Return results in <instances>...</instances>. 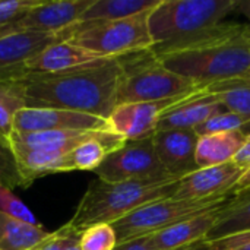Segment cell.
<instances>
[{
    "label": "cell",
    "instance_id": "obj_1",
    "mask_svg": "<svg viewBox=\"0 0 250 250\" xmlns=\"http://www.w3.org/2000/svg\"><path fill=\"white\" fill-rule=\"evenodd\" d=\"M120 76V59L104 57L72 70L19 79L25 86L26 107L69 110L107 120L117 107Z\"/></svg>",
    "mask_w": 250,
    "mask_h": 250
},
{
    "label": "cell",
    "instance_id": "obj_2",
    "mask_svg": "<svg viewBox=\"0 0 250 250\" xmlns=\"http://www.w3.org/2000/svg\"><path fill=\"white\" fill-rule=\"evenodd\" d=\"M157 57L166 69L204 89L250 76V38L239 23H226L205 41Z\"/></svg>",
    "mask_w": 250,
    "mask_h": 250
},
{
    "label": "cell",
    "instance_id": "obj_3",
    "mask_svg": "<svg viewBox=\"0 0 250 250\" xmlns=\"http://www.w3.org/2000/svg\"><path fill=\"white\" fill-rule=\"evenodd\" d=\"M237 0H161L148 18L155 56L168 54L205 41L223 31L224 18Z\"/></svg>",
    "mask_w": 250,
    "mask_h": 250
},
{
    "label": "cell",
    "instance_id": "obj_4",
    "mask_svg": "<svg viewBox=\"0 0 250 250\" xmlns=\"http://www.w3.org/2000/svg\"><path fill=\"white\" fill-rule=\"evenodd\" d=\"M177 185L179 180L108 183L97 179L89 183L67 224L79 233L97 224H113L144 205L173 198Z\"/></svg>",
    "mask_w": 250,
    "mask_h": 250
},
{
    "label": "cell",
    "instance_id": "obj_5",
    "mask_svg": "<svg viewBox=\"0 0 250 250\" xmlns=\"http://www.w3.org/2000/svg\"><path fill=\"white\" fill-rule=\"evenodd\" d=\"M122 76L117 89V105L148 103L205 91L196 83L166 69L148 48L120 56Z\"/></svg>",
    "mask_w": 250,
    "mask_h": 250
},
{
    "label": "cell",
    "instance_id": "obj_6",
    "mask_svg": "<svg viewBox=\"0 0 250 250\" xmlns=\"http://www.w3.org/2000/svg\"><path fill=\"white\" fill-rule=\"evenodd\" d=\"M151 10L120 21L76 22L60 32L63 41L98 57H120L152 47L149 34Z\"/></svg>",
    "mask_w": 250,
    "mask_h": 250
},
{
    "label": "cell",
    "instance_id": "obj_7",
    "mask_svg": "<svg viewBox=\"0 0 250 250\" xmlns=\"http://www.w3.org/2000/svg\"><path fill=\"white\" fill-rule=\"evenodd\" d=\"M237 195V190L223 196L208 199H163L144 205L125 218L111 224L117 243L127 242L135 237L157 234L168 227L183 223L195 215L220 209L230 205Z\"/></svg>",
    "mask_w": 250,
    "mask_h": 250
},
{
    "label": "cell",
    "instance_id": "obj_8",
    "mask_svg": "<svg viewBox=\"0 0 250 250\" xmlns=\"http://www.w3.org/2000/svg\"><path fill=\"white\" fill-rule=\"evenodd\" d=\"M94 173L98 179L108 183L176 182L166 173L157 157L154 135L135 141H126V144L111 152Z\"/></svg>",
    "mask_w": 250,
    "mask_h": 250
},
{
    "label": "cell",
    "instance_id": "obj_9",
    "mask_svg": "<svg viewBox=\"0 0 250 250\" xmlns=\"http://www.w3.org/2000/svg\"><path fill=\"white\" fill-rule=\"evenodd\" d=\"M199 92L177 95L160 101L129 103V104L117 105L111 113V116L107 119L108 129L123 136L126 141H135V139L151 136L157 132V125L167 111L177 107L179 104L186 103L188 100L193 98Z\"/></svg>",
    "mask_w": 250,
    "mask_h": 250
},
{
    "label": "cell",
    "instance_id": "obj_10",
    "mask_svg": "<svg viewBox=\"0 0 250 250\" xmlns=\"http://www.w3.org/2000/svg\"><path fill=\"white\" fill-rule=\"evenodd\" d=\"M94 0H59L44 1L28 10L21 19L0 32V37L13 32H47L59 34L76 23Z\"/></svg>",
    "mask_w": 250,
    "mask_h": 250
},
{
    "label": "cell",
    "instance_id": "obj_11",
    "mask_svg": "<svg viewBox=\"0 0 250 250\" xmlns=\"http://www.w3.org/2000/svg\"><path fill=\"white\" fill-rule=\"evenodd\" d=\"M50 130H110L107 120L59 108L25 107L15 117L13 132L37 133ZM111 132V130H110Z\"/></svg>",
    "mask_w": 250,
    "mask_h": 250
},
{
    "label": "cell",
    "instance_id": "obj_12",
    "mask_svg": "<svg viewBox=\"0 0 250 250\" xmlns=\"http://www.w3.org/2000/svg\"><path fill=\"white\" fill-rule=\"evenodd\" d=\"M199 136L193 129L157 130L154 133V148L166 173L180 180L198 168L196 145Z\"/></svg>",
    "mask_w": 250,
    "mask_h": 250
},
{
    "label": "cell",
    "instance_id": "obj_13",
    "mask_svg": "<svg viewBox=\"0 0 250 250\" xmlns=\"http://www.w3.org/2000/svg\"><path fill=\"white\" fill-rule=\"evenodd\" d=\"M245 168L226 163L215 167L199 168L179 180L174 199H208L223 196L237 190V185L245 174Z\"/></svg>",
    "mask_w": 250,
    "mask_h": 250
},
{
    "label": "cell",
    "instance_id": "obj_14",
    "mask_svg": "<svg viewBox=\"0 0 250 250\" xmlns=\"http://www.w3.org/2000/svg\"><path fill=\"white\" fill-rule=\"evenodd\" d=\"M62 41L60 32H13L0 37V81L12 79L29 60L50 45Z\"/></svg>",
    "mask_w": 250,
    "mask_h": 250
},
{
    "label": "cell",
    "instance_id": "obj_15",
    "mask_svg": "<svg viewBox=\"0 0 250 250\" xmlns=\"http://www.w3.org/2000/svg\"><path fill=\"white\" fill-rule=\"evenodd\" d=\"M98 57L81 47H76L67 41L56 42L41 51L37 57L29 60L23 67H21L12 79H19L26 75H34V73H59V72H66L76 69L79 66L92 63Z\"/></svg>",
    "mask_w": 250,
    "mask_h": 250
},
{
    "label": "cell",
    "instance_id": "obj_16",
    "mask_svg": "<svg viewBox=\"0 0 250 250\" xmlns=\"http://www.w3.org/2000/svg\"><path fill=\"white\" fill-rule=\"evenodd\" d=\"M226 111L215 95L208 94L207 89L188 100L183 104L167 111L158 122L157 130H173V129H196L212 116Z\"/></svg>",
    "mask_w": 250,
    "mask_h": 250
},
{
    "label": "cell",
    "instance_id": "obj_17",
    "mask_svg": "<svg viewBox=\"0 0 250 250\" xmlns=\"http://www.w3.org/2000/svg\"><path fill=\"white\" fill-rule=\"evenodd\" d=\"M13 149L18 158L19 170L28 186H31L34 180L44 176L73 171L70 151L22 146H13Z\"/></svg>",
    "mask_w": 250,
    "mask_h": 250
},
{
    "label": "cell",
    "instance_id": "obj_18",
    "mask_svg": "<svg viewBox=\"0 0 250 250\" xmlns=\"http://www.w3.org/2000/svg\"><path fill=\"white\" fill-rule=\"evenodd\" d=\"M224 208L195 215L183 223H179L157 234H152L157 249L174 250L201 240H207L208 234L215 227Z\"/></svg>",
    "mask_w": 250,
    "mask_h": 250
},
{
    "label": "cell",
    "instance_id": "obj_19",
    "mask_svg": "<svg viewBox=\"0 0 250 250\" xmlns=\"http://www.w3.org/2000/svg\"><path fill=\"white\" fill-rule=\"evenodd\" d=\"M246 138L248 135L240 130L201 136L196 145L198 168H208L231 163L236 154L245 145Z\"/></svg>",
    "mask_w": 250,
    "mask_h": 250
},
{
    "label": "cell",
    "instance_id": "obj_20",
    "mask_svg": "<svg viewBox=\"0 0 250 250\" xmlns=\"http://www.w3.org/2000/svg\"><path fill=\"white\" fill-rule=\"evenodd\" d=\"M101 130H50L37 133H18L10 135L13 146L22 148H41V149H62L72 151L82 142L95 136Z\"/></svg>",
    "mask_w": 250,
    "mask_h": 250
},
{
    "label": "cell",
    "instance_id": "obj_21",
    "mask_svg": "<svg viewBox=\"0 0 250 250\" xmlns=\"http://www.w3.org/2000/svg\"><path fill=\"white\" fill-rule=\"evenodd\" d=\"M51 233L0 212V250H34Z\"/></svg>",
    "mask_w": 250,
    "mask_h": 250
},
{
    "label": "cell",
    "instance_id": "obj_22",
    "mask_svg": "<svg viewBox=\"0 0 250 250\" xmlns=\"http://www.w3.org/2000/svg\"><path fill=\"white\" fill-rule=\"evenodd\" d=\"M250 231V189L237 192L234 201L223 209L207 240H217Z\"/></svg>",
    "mask_w": 250,
    "mask_h": 250
},
{
    "label": "cell",
    "instance_id": "obj_23",
    "mask_svg": "<svg viewBox=\"0 0 250 250\" xmlns=\"http://www.w3.org/2000/svg\"><path fill=\"white\" fill-rule=\"evenodd\" d=\"M161 0H94L78 22L120 21L152 10Z\"/></svg>",
    "mask_w": 250,
    "mask_h": 250
},
{
    "label": "cell",
    "instance_id": "obj_24",
    "mask_svg": "<svg viewBox=\"0 0 250 250\" xmlns=\"http://www.w3.org/2000/svg\"><path fill=\"white\" fill-rule=\"evenodd\" d=\"M25 86L21 79L0 81V135L10 139L15 117L25 108Z\"/></svg>",
    "mask_w": 250,
    "mask_h": 250
},
{
    "label": "cell",
    "instance_id": "obj_25",
    "mask_svg": "<svg viewBox=\"0 0 250 250\" xmlns=\"http://www.w3.org/2000/svg\"><path fill=\"white\" fill-rule=\"evenodd\" d=\"M207 92L215 95L227 111L250 120V82L248 79L217 83L207 88Z\"/></svg>",
    "mask_w": 250,
    "mask_h": 250
},
{
    "label": "cell",
    "instance_id": "obj_26",
    "mask_svg": "<svg viewBox=\"0 0 250 250\" xmlns=\"http://www.w3.org/2000/svg\"><path fill=\"white\" fill-rule=\"evenodd\" d=\"M0 186L13 190L15 188L26 189L28 185L19 170L18 158L10 139L0 135Z\"/></svg>",
    "mask_w": 250,
    "mask_h": 250
},
{
    "label": "cell",
    "instance_id": "obj_27",
    "mask_svg": "<svg viewBox=\"0 0 250 250\" xmlns=\"http://www.w3.org/2000/svg\"><path fill=\"white\" fill-rule=\"evenodd\" d=\"M248 129H250V120L245 119L236 113L231 111H221L211 119H208L205 123L199 125L195 132L196 135L207 136V135H214V133H224V132H236L240 130L246 135H249Z\"/></svg>",
    "mask_w": 250,
    "mask_h": 250
},
{
    "label": "cell",
    "instance_id": "obj_28",
    "mask_svg": "<svg viewBox=\"0 0 250 250\" xmlns=\"http://www.w3.org/2000/svg\"><path fill=\"white\" fill-rule=\"evenodd\" d=\"M81 250H113L117 246V237L111 224H97L82 231Z\"/></svg>",
    "mask_w": 250,
    "mask_h": 250
},
{
    "label": "cell",
    "instance_id": "obj_29",
    "mask_svg": "<svg viewBox=\"0 0 250 250\" xmlns=\"http://www.w3.org/2000/svg\"><path fill=\"white\" fill-rule=\"evenodd\" d=\"M0 212L22 223L40 226L34 214L29 211V208L23 202H21L19 198L15 196L10 189L3 186H0Z\"/></svg>",
    "mask_w": 250,
    "mask_h": 250
},
{
    "label": "cell",
    "instance_id": "obj_30",
    "mask_svg": "<svg viewBox=\"0 0 250 250\" xmlns=\"http://www.w3.org/2000/svg\"><path fill=\"white\" fill-rule=\"evenodd\" d=\"M82 233L73 230L67 223L57 231L51 233L42 243H40L34 250H67L81 240Z\"/></svg>",
    "mask_w": 250,
    "mask_h": 250
},
{
    "label": "cell",
    "instance_id": "obj_31",
    "mask_svg": "<svg viewBox=\"0 0 250 250\" xmlns=\"http://www.w3.org/2000/svg\"><path fill=\"white\" fill-rule=\"evenodd\" d=\"M41 0H7L0 1V32L21 19L28 10L37 6Z\"/></svg>",
    "mask_w": 250,
    "mask_h": 250
},
{
    "label": "cell",
    "instance_id": "obj_32",
    "mask_svg": "<svg viewBox=\"0 0 250 250\" xmlns=\"http://www.w3.org/2000/svg\"><path fill=\"white\" fill-rule=\"evenodd\" d=\"M250 242V231L217 240H201L174 250H233Z\"/></svg>",
    "mask_w": 250,
    "mask_h": 250
},
{
    "label": "cell",
    "instance_id": "obj_33",
    "mask_svg": "<svg viewBox=\"0 0 250 250\" xmlns=\"http://www.w3.org/2000/svg\"><path fill=\"white\" fill-rule=\"evenodd\" d=\"M113 250H158L154 243V236H142L135 237L123 243H117Z\"/></svg>",
    "mask_w": 250,
    "mask_h": 250
},
{
    "label": "cell",
    "instance_id": "obj_34",
    "mask_svg": "<svg viewBox=\"0 0 250 250\" xmlns=\"http://www.w3.org/2000/svg\"><path fill=\"white\" fill-rule=\"evenodd\" d=\"M233 163L237 164L239 167L245 168V170L250 168V135H248L245 145L242 146V149L233 158Z\"/></svg>",
    "mask_w": 250,
    "mask_h": 250
},
{
    "label": "cell",
    "instance_id": "obj_35",
    "mask_svg": "<svg viewBox=\"0 0 250 250\" xmlns=\"http://www.w3.org/2000/svg\"><path fill=\"white\" fill-rule=\"evenodd\" d=\"M237 12H240L246 19H248V25H245L246 28V34L250 38V0H240L237 3Z\"/></svg>",
    "mask_w": 250,
    "mask_h": 250
},
{
    "label": "cell",
    "instance_id": "obj_36",
    "mask_svg": "<svg viewBox=\"0 0 250 250\" xmlns=\"http://www.w3.org/2000/svg\"><path fill=\"white\" fill-rule=\"evenodd\" d=\"M250 189V168H248L243 174V177L240 179L239 185H237V192L242 190H249Z\"/></svg>",
    "mask_w": 250,
    "mask_h": 250
},
{
    "label": "cell",
    "instance_id": "obj_37",
    "mask_svg": "<svg viewBox=\"0 0 250 250\" xmlns=\"http://www.w3.org/2000/svg\"><path fill=\"white\" fill-rule=\"evenodd\" d=\"M233 250H250V242H248L246 245H243V246H240V248H237V249H233Z\"/></svg>",
    "mask_w": 250,
    "mask_h": 250
},
{
    "label": "cell",
    "instance_id": "obj_38",
    "mask_svg": "<svg viewBox=\"0 0 250 250\" xmlns=\"http://www.w3.org/2000/svg\"><path fill=\"white\" fill-rule=\"evenodd\" d=\"M79 242H81V240H79ZM79 242H78V243H75L73 246H70V248H69V249H67V250H81V246H79Z\"/></svg>",
    "mask_w": 250,
    "mask_h": 250
},
{
    "label": "cell",
    "instance_id": "obj_39",
    "mask_svg": "<svg viewBox=\"0 0 250 250\" xmlns=\"http://www.w3.org/2000/svg\"><path fill=\"white\" fill-rule=\"evenodd\" d=\"M248 81H249V82H250V76H249V79H248Z\"/></svg>",
    "mask_w": 250,
    "mask_h": 250
}]
</instances>
